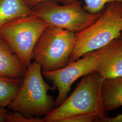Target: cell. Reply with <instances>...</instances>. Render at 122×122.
Masks as SVG:
<instances>
[{
    "instance_id": "obj_10",
    "label": "cell",
    "mask_w": 122,
    "mask_h": 122,
    "mask_svg": "<svg viewBox=\"0 0 122 122\" xmlns=\"http://www.w3.org/2000/svg\"><path fill=\"white\" fill-rule=\"evenodd\" d=\"M101 98L105 110H113L122 106V76L103 80Z\"/></svg>"
},
{
    "instance_id": "obj_2",
    "label": "cell",
    "mask_w": 122,
    "mask_h": 122,
    "mask_svg": "<svg viewBox=\"0 0 122 122\" xmlns=\"http://www.w3.org/2000/svg\"><path fill=\"white\" fill-rule=\"evenodd\" d=\"M42 74L39 64L35 61L31 63L16 96L7 107L8 109L40 117L46 116L55 108V100L48 92L56 89L44 81Z\"/></svg>"
},
{
    "instance_id": "obj_17",
    "label": "cell",
    "mask_w": 122,
    "mask_h": 122,
    "mask_svg": "<svg viewBox=\"0 0 122 122\" xmlns=\"http://www.w3.org/2000/svg\"><path fill=\"white\" fill-rule=\"evenodd\" d=\"M101 122H122V113L112 118L105 117L101 121Z\"/></svg>"
},
{
    "instance_id": "obj_8",
    "label": "cell",
    "mask_w": 122,
    "mask_h": 122,
    "mask_svg": "<svg viewBox=\"0 0 122 122\" xmlns=\"http://www.w3.org/2000/svg\"><path fill=\"white\" fill-rule=\"evenodd\" d=\"M100 50L96 72L104 79L122 76V39L120 36Z\"/></svg>"
},
{
    "instance_id": "obj_15",
    "label": "cell",
    "mask_w": 122,
    "mask_h": 122,
    "mask_svg": "<svg viewBox=\"0 0 122 122\" xmlns=\"http://www.w3.org/2000/svg\"><path fill=\"white\" fill-rule=\"evenodd\" d=\"M97 118L99 117L96 113H80L64 118L59 122H92Z\"/></svg>"
},
{
    "instance_id": "obj_13",
    "label": "cell",
    "mask_w": 122,
    "mask_h": 122,
    "mask_svg": "<svg viewBox=\"0 0 122 122\" xmlns=\"http://www.w3.org/2000/svg\"><path fill=\"white\" fill-rule=\"evenodd\" d=\"M6 122H44V118L39 117L27 115L17 111L7 112Z\"/></svg>"
},
{
    "instance_id": "obj_7",
    "label": "cell",
    "mask_w": 122,
    "mask_h": 122,
    "mask_svg": "<svg viewBox=\"0 0 122 122\" xmlns=\"http://www.w3.org/2000/svg\"><path fill=\"white\" fill-rule=\"evenodd\" d=\"M100 50L88 52L82 57L58 70L42 71L44 76L53 84L58 91L55 108L67 97L71 86L79 78L96 71L99 63Z\"/></svg>"
},
{
    "instance_id": "obj_9",
    "label": "cell",
    "mask_w": 122,
    "mask_h": 122,
    "mask_svg": "<svg viewBox=\"0 0 122 122\" xmlns=\"http://www.w3.org/2000/svg\"><path fill=\"white\" fill-rule=\"evenodd\" d=\"M27 67L0 36V75L22 79Z\"/></svg>"
},
{
    "instance_id": "obj_19",
    "label": "cell",
    "mask_w": 122,
    "mask_h": 122,
    "mask_svg": "<svg viewBox=\"0 0 122 122\" xmlns=\"http://www.w3.org/2000/svg\"><path fill=\"white\" fill-rule=\"evenodd\" d=\"M120 36V38H121V39H122V33H121V35H120V36Z\"/></svg>"
},
{
    "instance_id": "obj_3",
    "label": "cell",
    "mask_w": 122,
    "mask_h": 122,
    "mask_svg": "<svg viewBox=\"0 0 122 122\" xmlns=\"http://www.w3.org/2000/svg\"><path fill=\"white\" fill-rule=\"evenodd\" d=\"M104 79L96 71L84 76L70 96L44 117V122H59L64 118L84 113H96L101 121L105 117L101 98Z\"/></svg>"
},
{
    "instance_id": "obj_18",
    "label": "cell",
    "mask_w": 122,
    "mask_h": 122,
    "mask_svg": "<svg viewBox=\"0 0 122 122\" xmlns=\"http://www.w3.org/2000/svg\"><path fill=\"white\" fill-rule=\"evenodd\" d=\"M8 110L5 108H0V122H5L6 116Z\"/></svg>"
},
{
    "instance_id": "obj_5",
    "label": "cell",
    "mask_w": 122,
    "mask_h": 122,
    "mask_svg": "<svg viewBox=\"0 0 122 122\" xmlns=\"http://www.w3.org/2000/svg\"><path fill=\"white\" fill-rule=\"evenodd\" d=\"M49 25L34 14L16 18L0 28V36L27 67L40 37Z\"/></svg>"
},
{
    "instance_id": "obj_1",
    "label": "cell",
    "mask_w": 122,
    "mask_h": 122,
    "mask_svg": "<svg viewBox=\"0 0 122 122\" xmlns=\"http://www.w3.org/2000/svg\"><path fill=\"white\" fill-rule=\"evenodd\" d=\"M122 32V3L105 6L100 17L82 30L75 33V44L69 63L88 52L96 51L118 37Z\"/></svg>"
},
{
    "instance_id": "obj_11",
    "label": "cell",
    "mask_w": 122,
    "mask_h": 122,
    "mask_svg": "<svg viewBox=\"0 0 122 122\" xmlns=\"http://www.w3.org/2000/svg\"><path fill=\"white\" fill-rule=\"evenodd\" d=\"M33 13L24 0H0V28L14 19Z\"/></svg>"
},
{
    "instance_id": "obj_16",
    "label": "cell",
    "mask_w": 122,
    "mask_h": 122,
    "mask_svg": "<svg viewBox=\"0 0 122 122\" xmlns=\"http://www.w3.org/2000/svg\"><path fill=\"white\" fill-rule=\"evenodd\" d=\"M27 4L30 7L32 8L39 3L43 2L44 1L48 0H24ZM60 1L64 3V4H69L73 2L76 0H59Z\"/></svg>"
},
{
    "instance_id": "obj_4",
    "label": "cell",
    "mask_w": 122,
    "mask_h": 122,
    "mask_svg": "<svg viewBox=\"0 0 122 122\" xmlns=\"http://www.w3.org/2000/svg\"><path fill=\"white\" fill-rule=\"evenodd\" d=\"M74 44V33L49 25L35 44L32 60L42 71L58 70L69 63Z\"/></svg>"
},
{
    "instance_id": "obj_12",
    "label": "cell",
    "mask_w": 122,
    "mask_h": 122,
    "mask_svg": "<svg viewBox=\"0 0 122 122\" xmlns=\"http://www.w3.org/2000/svg\"><path fill=\"white\" fill-rule=\"evenodd\" d=\"M22 79L0 75V108L7 107L16 96Z\"/></svg>"
},
{
    "instance_id": "obj_14",
    "label": "cell",
    "mask_w": 122,
    "mask_h": 122,
    "mask_svg": "<svg viewBox=\"0 0 122 122\" xmlns=\"http://www.w3.org/2000/svg\"><path fill=\"white\" fill-rule=\"evenodd\" d=\"M85 5L83 8L88 12L92 14L100 12L106 5L112 2L122 3V0H84Z\"/></svg>"
},
{
    "instance_id": "obj_6",
    "label": "cell",
    "mask_w": 122,
    "mask_h": 122,
    "mask_svg": "<svg viewBox=\"0 0 122 122\" xmlns=\"http://www.w3.org/2000/svg\"><path fill=\"white\" fill-rule=\"evenodd\" d=\"M33 13L49 25L61 27L74 33L82 30L100 17L103 12L92 14L86 11L77 0L63 5L54 0L41 2L31 8Z\"/></svg>"
}]
</instances>
